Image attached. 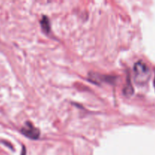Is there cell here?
Returning <instances> with one entry per match:
<instances>
[{"mask_svg": "<svg viewBox=\"0 0 155 155\" xmlns=\"http://www.w3.org/2000/svg\"><path fill=\"white\" fill-rule=\"evenodd\" d=\"M135 82L139 85H144L151 77V71L148 65L142 61H139L134 65Z\"/></svg>", "mask_w": 155, "mask_h": 155, "instance_id": "6da1fadb", "label": "cell"}, {"mask_svg": "<svg viewBox=\"0 0 155 155\" xmlns=\"http://www.w3.org/2000/svg\"><path fill=\"white\" fill-rule=\"evenodd\" d=\"M154 86H155V77H154Z\"/></svg>", "mask_w": 155, "mask_h": 155, "instance_id": "277c9868", "label": "cell"}, {"mask_svg": "<svg viewBox=\"0 0 155 155\" xmlns=\"http://www.w3.org/2000/svg\"><path fill=\"white\" fill-rule=\"evenodd\" d=\"M40 24H41V27H42L43 31L45 32L46 33H49L51 27H50L49 20H48V18H47V17H45V16L42 17V20H41V21H40Z\"/></svg>", "mask_w": 155, "mask_h": 155, "instance_id": "3957f363", "label": "cell"}, {"mask_svg": "<svg viewBox=\"0 0 155 155\" xmlns=\"http://www.w3.org/2000/svg\"><path fill=\"white\" fill-rule=\"evenodd\" d=\"M21 131L23 135L32 139H37L40 135L39 130L30 122L26 123L25 126L21 129Z\"/></svg>", "mask_w": 155, "mask_h": 155, "instance_id": "7a4b0ae2", "label": "cell"}]
</instances>
